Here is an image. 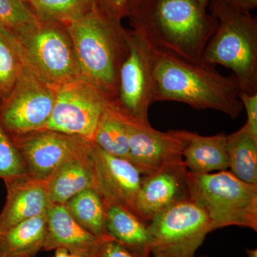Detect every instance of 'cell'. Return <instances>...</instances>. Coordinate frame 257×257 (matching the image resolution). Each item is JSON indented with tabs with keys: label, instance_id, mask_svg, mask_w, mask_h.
Returning <instances> with one entry per match:
<instances>
[{
	"label": "cell",
	"instance_id": "6da1fadb",
	"mask_svg": "<svg viewBox=\"0 0 257 257\" xmlns=\"http://www.w3.org/2000/svg\"><path fill=\"white\" fill-rule=\"evenodd\" d=\"M134 30L155 50L202 63L206 45L218 26L198 0H145L128 14Z\"/></svg>",
	"mask_w": 257,
	"mask_h": 257
},
{
	"label": "cell",
	"instance_id": "7a4b0ae2",
	"mask_svg": "<svg viewBox=\"0 0 257 257\" xmlns=\"http://www.w3.org/2000/svg\"><path fill=\"white\" fill-rule=\"evenodd\" d=\"M239 92L234 74L222 75L215 67L155 51L154 102L178 101L198 110L221 111L235 119L243 109Z\"/></svg>",
	"mask_w": 257,
	"mask_h": 257
},
{
	"label": "cell",
	"instance_id": "3957f363",
	"mask_svg": "<svg viewBox=\"0 0 257 257\" xmlns=\"http://www.w3.org/2000/svg\"><path fill=\"white\" fill-rule=\"evenodd\" d=\"M66 30L82 77L115 100L120 68L128 52L127 31L98 4L67 24Z\"/></svg>",
	"mask_w": 257,
	"mask_h": 257
},
{
	"label": "cell",
	"instance_id": "277c9868",
	"mask_svg": "<svg viewBox=\"0 0 257 257\" xmlns=\"http://www.w3.org/2000/svg\"><path fill=\"white\" fill-rule=\"evenodd\" d=\"M211 14L217 20L201 62L231 69L239 92L257 94V19L231 8L224 0H211Z\"/></svg>",
	"mask_w": 257,
	"mask_h": 257
},
{
	"label": "cell",
	"instance_id": "5b68a950",
	"mask_svg": "<svg viewBox=\"0 0 257 257\" xmlns=\"http://www.w3.org/2000/svg\"><path fill=\"white\" fill-rule=\"evenodd\" d=\"M189 197L207 214L212 231L230 226L257 231V185L228 171L197 174L187 171Z\"/></svg>",
	"mask_w": 257,
	"mask_h": 257
},
{
	"label": "cell",
	"instance_id": "8992f818",
	"mask_svg": "<svg viewBox=\"0 0 257 257\" xmlns=\"http://www.w3.org/2000/svg\"><path fill=\"white\" fill-rule=\"evenodd\" d=\"M15 36L25 67L48 85L57 89L82 77L67 30L40 20Z\"/></svg>",
	"mask_w": 257,
	"mask_h": 257
},
{
	"label": "cell",
	"instance_id": "52a82bcc",
	"mask_svg": "<svg viewBox=\"0 0 257 257\" xmlns=\"http://www.w3.org/2000/svg\"><path fill=\"white\" fill-rule=\"evenodd\" d=\"M155 257H194L212 228L207 214L191 199L179 202L148 223Z\"/></svg>",
	"mask_w": 257,
	"mask_h": 257
},
{
	"label": "cell",
	"instance_id": "ba28073f",
	"mask_svg": "<svg viewBox=\"0 0 257 257\" xmlns=\"http://www.w3.org/2000/svg\"><path fill=\"white\" fill-rule=\"evenodd\" d=\"M111 101L100 88L79 77L57 89L55 105L43 130L93 142L101 114Z\"/></svg>",
	"mask_w": 257,
	"mask_h": 257
},
{
	"label": "cell",
	"instance_id": "9c48e42d",
	"mask_svg": "<svg viewBox=\"0 0 257 257\" xmlns=\"http://www.w3.org/2000/svg\"><path fill=\"white\" fill-rule=\"evenodd\" d=\"M56 94L57 89L24 64L14 87L0 102V124L10 138L43 130L55 105Z\"/></svg>",
	"mask_w": 257,
	"mask_h": 257
},
{
	"label": "cell",
	"instance_id": "30bf717a",
	"mask_svg": "<svg viewBox=\"0 0 257 257\" xmlns=\"http://www.w3.org/2000/svg\"><path fill=\"white\" fill-rule=\"evenodd\" d=\"M128 52L119 70L116 106L130 117L149 121L153 104L155 49L135 30L126 32Z\"/></svg>",
	"mask_w": 257,
	"mask_h": 257
},
{
	"label": "cell",
	"instance_id": "8fae6325",
	"mask_svg": "<svg viewBox=\"0 0 257 257\" xmlns=\"http://www.w3.org/2000/svg\"><path fill=\"white\" fill-rule=\"evenodd\" d=\"M10 138L23 160L25 173L44 182L67 159L92 143L81 137L49 130Z\"/></svg>",
	"mask_w": 257,
	"mask_h": 257
},
{
	"label": "cell",
	"instance_id": "7c38bea8",
	"mask_svg": "<svg viewBox=\"0 0 257 257\" xmlns=\"http://www.w3.org/2000/svg\"><path fill=\"white\" fill-rule=\"evenodd\" d=\"M128 160L143 176L150 175L166 166L183 162V143L174 130L162 133L149 121L127 115Z\"/></svg>",
	"mask_w": 257,
	"mask_h": 257
},
{
	"label": "cell",
	"instance_id": "4fadbf2b",
	"mask_svg": "<svg viewBox=\"0 0 257 257\" xmlns=\"http://www.w3.org/2000/svg\"><path fill=\"white\" fill-rule=\"evenodd\" d=\"M95 189L104 206L117 204L135 214L143 175L126 159L106 153L93 143Z\"/></svg>",
	"mask_w": 257,
	"mask_h": 257
},
{
	"label": "cell",
	"instance_id": "5bb4252c",
	"mask_svg": "<svg viewBox=\"0 0 257 257\" xmlns=\"http://www.w3.org/2000/svg\"><path fill=\"white\" fill-rule=\"evenodd\" d=\"M187 171L183 162L143 176L135 206L136 215L148 224L169 208L190 199Z\"/></svg>",
	"mask_w": 257,
	"mask_h": 257
},
{
	"label": "cell",
	"instance_id": "9a60e30c",
	"mask_svg": "<svg viewBox=\"0 0 257 257\" xmlns=\"http://www.w3.org/2000/svg\"><path fill=\"white\" fill-rule=\"evenodd\" d=\"M6 202L0 213V231L22 221L46 215L52 205L46 182L24 175L4 179Z\"/></svg>",
	"mask_w": 257,
	"mask_h": 257
},
{
	"label": "cell",
	"instance_id": "2e32d148",
	"mask_svg": "<svg viewBox=\"0 0 257 257\" xmlns=\"http://www.w3.org/2000/svg\"><path fill=\"white\" fill-rule=\"evenodd\" d=\"M46 218L43 251L63 248L79 256L95 257L102 241L74 220L64 204H52Z\"/></svg>",
	"mask_w": 257,
	"mask_h": 257
},
{
	"label": "cell",
	"instance_id": "e0dca14e",
	"mask_svg": "<svg viewBox=\"0 0 257 257\" xmlns=\"http://www.w3.org/2000/svg\"><path fill=\"white\" fill-rule=\"evenodd\" d=\"M89 146L64 162L47 181L52 204H64L70 198L87 189H95V167Z\"/></svg>",
	"mask_w": 257,
	"mask_h": 257
},
{
	"label": "cell",
	"instance_id": "ac0fdd59",
	"mask_svg": "<svg viewBox=\"0 0 257 257\" xmlns=\"http://www.w3.org/2000/svg\"><path fill=\"white\" fill-rule=\"evenodd\" d=\"M183 143V162L188 172L207 174L229 168L226 135L203 136L187 130H174Z\"/></svg>",
	"mask_w": 257,
	"mask_h": 257
},
{
	"label": "cell",
	"instance_id": "d6986e66",
	"mask_svg": "<svg viewBox=\"0 0 257 257\" xmlns=\"http://www.w3.org/2000/svg\"><path fill=\"white\" fill-rule=\"evenodd\" d=\"M106 234L121 243L137 257H149L151 237L148 224L122 206H105Z\"/></svg>",
	"mask_w": 257,
	"mask_h": 257
},
{
	"label": "cell",
	"instance_id": "ffe728a7",
	"mask_svg": "<svg viewBox=\"0 0 257 257\" xmlns=\"http://www.w3.org/2000/svg\"><path fill=\"white\" fill-rule=\"evenodd\" d=\"M46 215L37 216L0 231V257H35L43 249Z\"/></svg>",
	"mask_w": 257,
	"mask_h": 257
},
{
	"label": "cell",
	"instance_id": "44dd1931",
	"mask_svg": "<svg viewBox=\"0 0 257 257\" xmlns=\"http://www.w3.org/2000/svg\"><path fill=\"white\" fill-rule=\"evenodd\" d=\"M93 143L109 155L128 160L127 115L114 101L106 105L96 126Z\"/></svg>",
	"mask_w": 257,
	"mask_h": 257
},
{
	"label": "cell",
	"instance_id": "7402d4cb",
	"mask_svg": "<svg viewBox=\"0 0 257 257\" xmlns=\"http://www.w3.org/2000/svg\"><path fill=\"white\" fill-rule=\"evenodd\" d=\"M231 172L246 183L257 185V135L247 124L226 135Z\"/></svg>",
	"mask_w": 257,
	"mask_h": 257
},
{
	"label": "cell",
	"instance_id": "603a6c76",
	"mask_svg": "<svg viewBox=\"0 0 257 257\" xmlns=\"http://www.w3.org/2000/svg\"><path fill=\"white\" fill-rule=\"evenodd\" d=\"M74 220L101 241L109 239L105 228L106 209L95 189H87L64 204Z\"/></svg>",
	"mask_w": 257,
	"mask_h": 257
},
{
	"label": "cell",
	"instance_id": "cb8c5ba5",
	"mask_svg": "<svg viewBox=\"0 0 257 257\" xmlns=\"http://www.w3.org/2000/svg\"><path fill=\"white\" fill-rule=\"evenodd\" d=\"M23 65L15 35L0 28V102L9 95L14 87Z\"/></svg>",
	"mask_w": 257,
	"mask_h": 257
},
{
	"label": "cell",
	"instance_id": "d4e9b609",
	"mask_svg": "<svg viewBox=\"0 0 257 257\" xmlns=\"http://www.w3.org/2000/svg\"><path fill=\"white\" fill-rule=\"evenodd\" d=\"M42 22L68 24L87 13L99 0H29Z\"/></svg>",
	"mask_w": 257,
	"mask_h": 257
},
{
	"label": "cell",
	"instance_id": "484cf974",
	"mask_svg": "<svg viewBox=\"0 0 257 257\" xmlns=\"http://www.w3.org/2000/svg\"><path fill=\"white\" fill-rule=\"evenodd\" d=\"M24 0H0V28L16 35L40 23Z\"/></svg>",
	"mask_w": 257,
	"mask_h": 257
},
{
	"label": "cell",
	"instance_id": "4316f807",
	"mask_svg": "<svg viewBox=\"0 0 257 257\" xmlns=\"http://www.w3.org/2000/svg\"><path fill=\"white\" fill-rule=\"evenodd\" d=\"M25 173L23 160L13 140L0 124V178L7 179Z\"/></svg>",
	"mask_w": 257,
	"mask_h": 257
},
{
	"label": "cell",
	"instance_id": "83f0119b",
	"mask_svg": "<svg viewBox=\"0 0 257 257\" xmlns=\"http://www.w3.org/2000/svg\"><path fill=\"white\" fill-rule=\"evenodd\" d=\"M95 257H137L116 240L109 238L101 241Z\"/></svg>",
	"mask_w": 257,
	"mask_h": 257
},
{
	"label": "cell",
	"instance_id": "f1b7e54d",
	"mask_svg": "<svg viewBox=\"0 0 257 257\" xmlns=\"http://www.w3.org/2000/svg\"><path fill=\"white\" fill-rule=\"evenodd\" d=\"M102 2L106 14L117 20L119 17L128 15L134 9L136 0H99V4Z\"/></svg>",
	"mask_w": 257,
	"mask_h": 257
},
{
	"label": "cell",
	"instance_id": "f546056e",
	"mask_svg": "<svg viewBox=\"0 0 257 257\" xmlns=\"http://www.w3.org/2000/svg\"><path fill=\"white\" fill-rule=\"evenodd\" d=\"M239 97L247 115L246 124L252 133L257 135V94L239 92Z\"/></svg>",
	"mask_w": 257,
	"mask_h": 257
},
{
	"label": "cell",
	"instance_id": "4dcf8cb0",
	"mask_svg": "<svg viewBox=\"0 0 257 257\" xmlns=\"http://www.w3.org/2000/svg\"><path fill=\"white\" fill-rule=\"evenodd\" d=\"M231 8L242 13H249L257 7V0H224Z\"/></svg>",
	"mask_w": 257,
	"mask_h": 257
},
{
	"label": "cell",
	"instance_id": "1f68e13d",
	"mask_svg": "<svg viewBox=\"0 0 257 257\" xmlns=\"http://www.w3.org/2000/svg\"><path fill=\"white\" fill-rule=\"evenodd\" d=\"M55 250V255L54 257H84L69 252L67 249H65V248H59Z\"/></svg>",
	"mask_w": 257,
	"mask_h": 257
},
{
	"label": "cell",
	"instance_id": "d6a6232c",
	"mask_svg": "<svg viewBox=\"0 0 257 257\" xmlns=\"http://www.w3.org/2000/svg\"><path fill=\"white\" fill-rule=\"evenodd\" d=\"M246 253L248 257H257L256 248H246Z\"/></svg>",
	"mask_w": 257,
	"mask_h": 257
},
{
	"label": "cell",
	"instance_id": "836d02e7",
	"mask_svg": "<svg viewBox=\"0 0 257 257\" xmlns=\"http://www.w3.org/2000/svg\"><path fill=\"white\" fill-rule=\"evenodd\" d=\"M198 1H199V4H200L202 8H204V10H207L211 0H198Z\"/></svg>",
	"mask_w": 257,
	"mask_h": 257
},
{
	"label": "cell",
	"instance_id": "e575fe53",
	"mask_svg": "<svg viewBox=\"0 0 257 257\" xmlns=\"http://www.w3.org/2000/svg\"><path fill=\"white\" fill-rule=\"evenodd\" d=\"M145 0H136V3H135V8H134L133 10H135V8H138L139 5H141L142 3H144V2H145ZM133 10H132V11H133ZM131 12H130V13H131Z\"/></svg>",
	"mask_w": 257,
	"mask_h": 257
},
{
	"label": "cell",
	"instance_id": "d590c367",
	"mask_svg": "<svg viewBox=\"0 0 257 257\" xmlns=\"http://www.w3.org/2000/svg\"><path fill=\"white\" fill-rule=\"evenodd\" d=\"M194 257H209V256H206V255H201V256H195Z\"/></svg>",
	"mask_w": 257,
	"mask_h": 257
}]
</instances>
